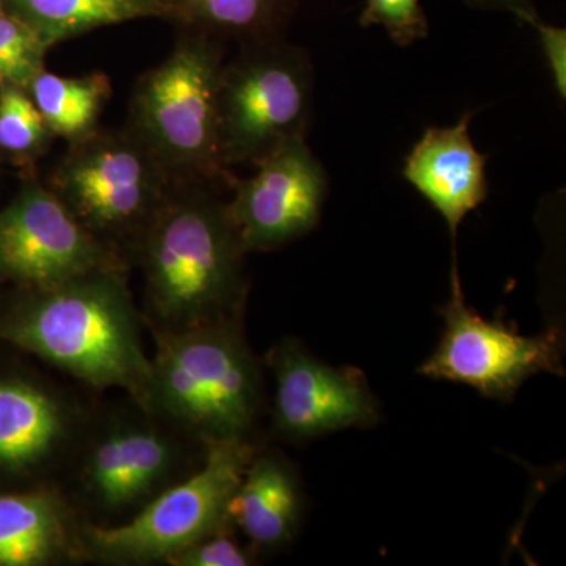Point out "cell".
I'll use <instances>...</instances> for the list:
<instances>
[{
	"mask_svg": "<svg viewBox=\"0 0 566 566\" xmlns=\"http://www.w3.org/2000/svg\"><path fill=\"white\" fill-rule=\"evenodd\" d=\"M210 188L177 182L139 234L153 311L177 331L229 319L244 297L248 252Z\"/></svg>",
	"mask_w": 566,
	"mask_h": 566,
	"instance_id": "cell-1",
	"label": "cell"
},
{
	"mask_svg": "<svg viewBox=\"0 0 566 566\" xmlns=\"http://www.w3.org/2000/svg\"><path fill=\"white\" fill-rule=\"evenodd\" d=\"M0 324V338L93 386H117L147 401L151 363L117 264L36 290Z\"/></svg>",
	"mask_w": 566,
	"mask_h": 566,
	"instance_id": "cell-2",
	"label": "cell"
},
{
	"mask_svg": "<svg viewBox=\"0 0 566 566\" xmlns=\"http://www.w3.org/2000/svg\"><path fill=\"white\" fill-rule=\"evenodd\" d=\"M223 41L185 29L172 51L134 87L129 129L175 182L233 185L218 147Z\"/></svg>",
	"mask_w": 566,
	"mask_h": 566,
	"instance_id": "cell-3",
	"label": "cell"
},
{
	"mask_svg": "<svg viewBox=\"0 0 566 566\" xmlns=\"http://www.w3.org/2000/svg\"><path fill=\"white\" fill-rule=\"evenodd\" d=\"M147 401L210 444L244 439L260 405V371L230 319L177 331L151 364Z\"/></svg>",
	"mask_w": 566,
	"mask_h": 566,
	"instance_id": "cell-4",
	"label": "cell"
},
{
	"mask_svg": "<svg viewBox=\"0 0 566 566\" xmlns=\"http://www.w3.org/2000/svg\"><path fill=\"white\" fill-rule=\"evenodd\" d=\"M315 70L304 48L281 39L240 44L222 66L218 147L223 169L255 167L293 137L314 109Z\"/></svg>",
	"mask_w": 566,
	"mask_h": 566,
	"instance_id": "cell-5",
	"label": "cell"
},
{
	"mask_svg": "<svg viewBox=\"0 0 566 566\" xmlns=\"http://www.w3.org/2000/svg\"><path fill=\"white\" fill-rule=\"evenodd\" d=\"M48 186L96 238H139L177 182L128 128L70 144Z\"/></svg>",
	"mask_w": 566,
	"mask_h": 566,
	"instance_id": "cell-6",
	"label": "cell"
},
{
	"mask_svg": "<svg viewBox=\"0 0 566 566\" xmlns=\"http://www.w3.org/2000/svg\"><path fill=\"white\" fill-rule=\"evenodd\" d=\"M244 439L214 442L207 463L153 501L132 523L118 527H93L87 538L93 553L104 560H169L186 547L218 534L229 520L230 499L251 463Z\"/></svg>",
	"mask_w": 566,
	"mask_h": 566,
	"instance_id": "cell-7",
	"label": "cell"
},
{
	"mask_svg": "<svg viewBox=\"0 0 566 566\" xmlns=\"http://www.w3.org/2000/svg\"><path fill=\"white\" fill-rule=\"evenodd\" d=\"M450 283L449 303L441 308L444 333L420 375L472 387L494 400H512L532 376L564 375L560 334L527 337L497 319L482 318L465 303L457 256Z\"/></svg>",
	"mask_w": 566,
	"mask_h": 566,
	"instance_id": "cell-8",
	"label": "cell"
},
{
	"mask_svg": "<svg viewBox=\"0 0 566 566\" xmlns=\"http://www.w3.org/2000/svg\"><path fill=\"white\" fill-rule=\"evenodd\" d=\"M111 264L103 241L35 177L0 212V279L36 292Z\"/></svg>",
	"mask_w": 566,
	"mask_h": 566,
	"instance_id": "cell-9",
	"label": "cell"
},
{
	"mask_svg": "<svg viewBox=\"0 0 566 566\" xmlns=\"http://www.w3.org/2000/svg\"><path fill=\"white\" fill-rule=\"evenodd\" d=\"M233 181L230 214L245 252L273 251L311 233L322 219L327 174L305 136L293 137Z\"/></svg>",
	"mask_w": 566,
	"mask_h": 566,
	"instance_id": "cell-10",
	"label": "cell"
},
{
	"mask_svg": "<svg viewBox=\"0 0 566 566\" xmlns=\"http://www.w3.org/2000/svg\"><path fill=\"white\" fill-rule=\"evenodd\" d=\"M275 424L283 434L311 439L378 419V406L359 370L334 368L286 342L273 354Z\"/></svg>",
	"mask_w": 566,
	"mask_h": 566,
	"instance_id": "cell-11",
	"label": "cell"
},
{
	"mask_svg": "<svg viewBox=\"0 0 566 566\" xmlns=\"http://www.w3.org/2000/svg\"><path fill=\"white\" fill-rule=\"evenodd\" d=\"M474 112L453 126L428 128L406 156L403 177L444 219L452 234L488 197L486 156L471 139Z\"/></svg>",
	"mask_w": 566,
	"mask_h": 566,
	"instance_id": "cell-12",
	"label": "cell"
},
{
	"mask_svg": "<svg viewBox=\"0 0 566 566\" xmlns=\"http://www.w3.org/2000/svg\"><path fill=\"white\" fill-rule=\"evenodd\" d=\"M301 509L296 476L283 461L263 457L249 463L227 515L253 545L271 549L293 538Z\"/></svg>",
	"mask_w": 566,
	"mask_h": 566,
	"instance_id": "cell-13",
	"label": "cell"
},
{
	"mask_svg": "<svg viewBox=\"0 0 566 566\" xmlns=\"http://www.w3.org/2000/svg\"><path fill=\"white\" fill-rule=\"evenodd\" d=\"M172 449L155 431H115L93 450L88 483L107 506H125L142 497L166 475Z\"/></svg>",
	"mask_w": 566,
	"mask_h": 566,
	"instance_id": "cell-14",
	"label": "cell"
},
{
	"mask_svg": "<svg viewBox=\"0 0 566 566\" xmlns=\"http://www.w3.org/2000/svg\"><path fill=\"white\" fill-rule=\"evenodd\" d=\"M3 11L29 25L50 50L96 29L167 20L164 0H3Z\"/></svg>",
	"mask_w": 566,
	"mask_h": 566,
	"instance_id": "cell-15",
	"label": "cell"
},
{
	"mask_svg": "<svg viewBox=\"0 0 566 566\" xmlns=\"http://www.w3.org/2000/svg\"><path fill=\"white\" fill-rule=\"evenodd\" d=\"M61 433L62 412L50 395L29 382L0 379V469L39 463Z\"/></svg>",
	"mask_w": 566,
	"mask_h": 566,
	"instance_id": "cell-16",
	"label": "cell"
},
{
	"mask_svg": "<svg viewBox=\"0 0 566 566\" xmlns=\"http://www.w3.org/2000/svg\"><path fill=\"white\" fill-rule=\"evenodd\" d=\"M167 20L238 44L281 39L300 0H164Z\"/></svg>",
	"mask_w": 566,
	"mask_h": 566,
	"instance_id": "cell-17",
	"label": "cell"
},
{
	"mask_svg": "<svg viewBox=\"0 0 566 566\" xmlns=\"http://www.w3.org/2000/svg\"><path fill=\"white\" fill-rule=\"evenodd\" d=\"M29 95L55 137L73 144L99 128L112 95L107 74L61 76L44 69L29 84Z\"/></svg>",
	"mask_w": 566,
	"mask_h": 566,
	"instance_id": "cell-18",
	"label": "cell"
},
{
	"mask_svg": "<svg viewBox=\"0 0 566 566\" xmlns=\"http://www.w3.org/2000/svg\"><path fill=\"white\" fill-rule=\"evenodd\" d=\"M62 515L51 495L0 494V566H33L61 546Z\"/></svg>",
	"mask_w": 566,
	"mask_h": 566,
	"instance_id": "cell-19",
	"label": "cell"
},
{
	"mask_svg": "<svg viewBox=\"0 0 566 566\" xmlns=\"http://www.w3.org/2000/svg\"><path fill=\"white\" fill-rule=\"evenodd\" d=\"M54 139L28 88L0 82V153L18 166L31 167Z\"/></svg>",
	"mask_w": 566,
	"mask_h": 566,
	"instance_id": "cell-20",
	"label": "cell"
},
{
	"mask_svg": "<svg viewBox=\"0 0 566 566\" xmlns=\"http://www.w3.org/2000/svg\"><path fill=\"white\" fill-rule=\"evenodd\" d=\"M50 51L24 22L7 13L0 17V82L28 88L44 70Z\"/></svg>",
	"mask_w": 566,
	"mask_h": 566,
	"instance_id": "cell-21",
	"label": "cell"
},
{
	"mask_svg": "<svg viewBox=\"0 0 566 566\" xmlns=\"http://www.w3.org/2000/svg\"><path fill=\"white\" fill-rule=\"evenodd\" d=\"M359 22L363 28L381 25L397 46H411L430 33L420 0H365Z\"/></svg>",
	"mask_w": 566,
	"mask_h": 566,
	"instance_id": "cell-22",
	"label": "cell"
},
{
	"mask_svg": "<svg viewBox=\"0 0 566 566\" xmlns=\"http://www.w3.org/2000/svg\"><path fill=\"white\" fill-rule=\"evenodd\" d=\"M178 566H248L251 554L226 535L212 534L169 558Z\"/></svg>",
	"mask_w": 566,
	"mask_h": 566,
	"instance_id": "cell-23",
	"label": "cell"
},
{
	"mask_svg": "<svg viewBox=\"0 0 566 566\" xmlns=\"http://www.w3.org/2000/svg\"><path fill=\"white\" fill-rule=\"evenodd\" d=\"M521 22L534 28L538 35L539 48L545 55L547 69H549L551 77H553L554 87L560 96L562 102L566 99V29L558 25L549 24L543 21L538 11L523 14Z\"/></svg>",
	"mask_w": 566,
	"mask_h": 566,
	"instance_id": "cell-24",
	"label": "cell"
},
{
	"mask_svg": "<svg viewBox=\"0 0 566 566\" xmlns=\"http://www.w3.org/2000/svg\"><path fill=\"white\" fill-rule=\"evenodd\" d=\"M469 7L480 10L506 11L520 20L523 14L536 10V0H463Z\"/></svg>",
	"mask_w": 566,
	"mask_h": 566,
	"instance_id": "cell-25",
	"label": "cell"
},
{
	"mask_svg": "<svg viewBox=\"0 0 566 566\" xmlns=\"http://www.w3.org/2000/svg\"><path fill=\"white\" fill-rule=\"evenodd\" d=\"M3 13H6V11H3V0H0V17H2Z\"/></svg>",
	"mask_w": 566,
	"mask_h": 566,
	"instance_id": "cell-26",
	"label": "cell"
}]
</instances>
